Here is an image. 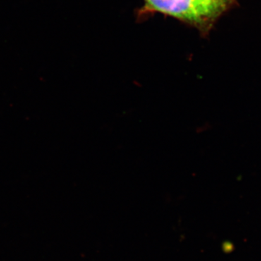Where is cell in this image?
I'll use <instances>...</instances> for the list:
<instances>
[{
    "instance_id": "obj_2",
    "label": "cell",
    "mask_w": 261,
    "mask_h": 261,
    "mask_svg": "<svg viewBox=\"0 0 261 261\" xmlns=\"http://www.w3.org/2000/svg\"><path fill=\"white\" fill-rule=\"evenodd\" d=\"M213 1L217 2V3H221V4L225 5V6L229 8L232 6L235 0H213Z\"/></svg>"
},
{
    "instance_id": "obj_1",
    "label": "cell",
    "mask_w": 261,
    "mask_h": 261,
    "mask_svg": "<svg viewBox=\"0 0 261 261\" xmlns=\"http://www.w3.org/2000/svg\"><path fill=\"white\" fill-rule=\"evenodd\" d=\"M150 9L176 18L205 23L219 17L227 7L213 0H146Z\"/></svg>"
}]
</instances>
